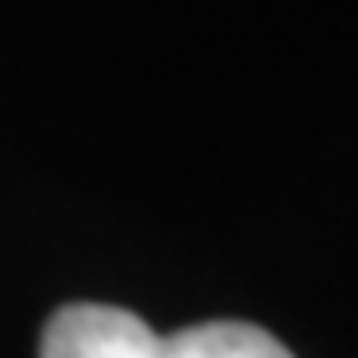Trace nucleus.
<instances>
[{
  "mask_svg": "<svg viewBox=\"0 0 358 358\" xmlns=\"http://www.w3.org/2000/svg\"><path fill=\"white\" fill-rule=\"evenodd\" d=\"M152 358H294L271 331L253 322H198L157 340Z\"/></svg>",
  "mask_w": 358,
  "mask_h": 358,
  "instance_id": "nucleus-2",
  "label": "nucleus"
},
{
  "mask_svg": "<svg viewBox=\"0 0 358 358\" xmlns=\"http://www.w3.org/2000/svg\"><path fill=\"white\" fill-rule=\"evenodd\" d=\"M157 331L129 308L69 303L42 331V358H152Z\"/></svg>",
  "mask_w": 358,
  "mask_h": 358,
  "instance_id": "nucleus-1",
  "label": "nucleus"
}]
</instances>
